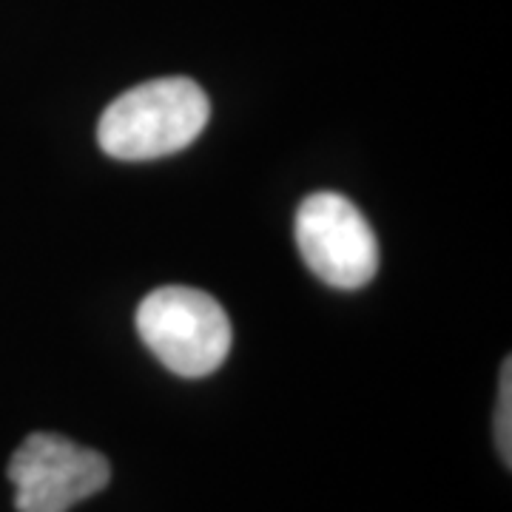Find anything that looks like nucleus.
I'll list each match as a JSON object with an SVG mask.
<instances>
[{"instance_id":"f03ea898","label":"nucleus","mask_w":512,"mask_h":512,"mask_svg":"<svg viewBox=\"0 0 512 512\" xmlns=\"http://www.w3.org/2000/svg\"><path fill=\"white\" fill-rule=\"evenodd\" d=\"M137 333L171 373L211 376L231 353V319L211 293L168 285L137 308Z\"/></svg>"},{"instance_id":"39448f33","label":"nucleus","mask_w":512,"mask_h":512,"mask_svg":"<svg viewBox=\"0 0 512 512\" xmlns=\"http://www.w3.org/2000/svg\"><path fill=\"white\" fill-rule=\"evenodd\" d=\"M495 444L504 464L512 461V367L510 359L504 362L501 373V390H498V410H495Z\"/></svg>"},{"instance_id":"f257e3e1","label":"nucleus","mask_w":512,"mask_h":512,"mask_svg":"<svg viewBox=\"0 0 512 512\" xmlns=\"http://www.w3.org/2000/svg\"><path fill=\"white\" fill-rule=\"evenodd\" d=\"M208 117V94L191 77H160L128 89L103 111L97 143L123 163L160 160L191 146Z\"/></svg>"},{"instance_id":"7ed1b4c3","label":"nucleus","mask_w":512,"mask_h":512,"mask_svg":"<svg viewBox=\"0 0 512 512\" xmlns=\"http://www.w3.org/2000/svg\"><path fill=\"white\" fill-rule=\"evenodd\" d=\"M293 231L305 265L333 288H362L379 271L376 234L365 214L342 194H311L296 211Z\"/></svg>"},{"instance_id":"20e7f679","label":"nucleus","mask_w":512,"mask_h":512,"mask_svg":"<svg viewBox=\"0 0 512 512\" xmlns=\"http://www.w3.org/2000/svg\"><path fill=\"white\" fill-rule=\"evenodd\" d=\"M6 476L15 484L18 512H69L109 487L111 464L66 436L32 433L15 450Z\"/></svg>"}]
</instances>
